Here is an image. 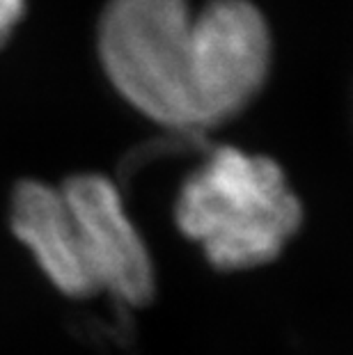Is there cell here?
I'll list each match as a JSON object with an SVG mask.
<instances>
[{
  "label": "cell",
  "instance_id": "obj_1",
  "mask_svg": "<svg viewBox=\"0 0 353 355\" xmlns=\"http://www.w3.org/2000/svg\"><path fill=\"white\" fill-rule=\"evenodd\" d=\"M266 19L250 0H110L99 58L110 83L142 115L200 131L239 115L271 71Z\"/></svg>",
  "mask_w": 353,
  "mask_h": 355
},
{
  "label": "cell",
  "instance_id": "obj_2",
  "mask_svg": "<svg viewBox=\"0 0 353 355\" xmlns=\"http://www.w3.org/2000/svg\"><path fill=\"white\" fill-rule=\"evenodd\" d=\"M175 220L221 270L264 266L303 223V207L273 158L218 147L177 195Z\"/></svg>",
  "mask_w": 353,
  "mask_h": 355
},
{
  "label": "cell",
  "instance_id": "obj_3",
  "mask_svg": "<svg viewBox=\"0 0 353 355\" xmlns=\"http://www.w3.org/2000/svg\"><path fill=\"white\" fill-rule=\"evenodd\" d=\"M62 193L96 293L106 291L126 305L149 303L156 289L154 263L117 186L101 175H78L64 181Z\"/></svg>",
  "mask_w": 353,
  "mask_h": 355
},
{
  "label": "cell",
  "instance_id": "obj_4",
  "mask_svg": "<svg viewBox=\"0 0 353 355\" xmlns=\"http://www.w3.org/2000/svg\"><path fill=\"white\" fill-rule=\"evenodd\" d=\"M12 230L55 289L74 298L94 296L96 286L62 188L42 181L19 184L12 198Z\"/></svg>",
  "mask_w": 353,
  "mask_h": 355
},
{
  "label": "cell",
  "instance_id": "obj_5",
  "mask_svg": "<svg viewBox=\"0 0 353 355\" xmlns=\"http://www.w3.org/2000/svg\"><path fill=\"white\" fill-rule=\"evenodd\" d=\"M26 12L24 0H0V49L5 46L12 37L14 28Z\"/></svg>",
  "mask_w": 353,
  "mask_h": 355
}]
</instances>
